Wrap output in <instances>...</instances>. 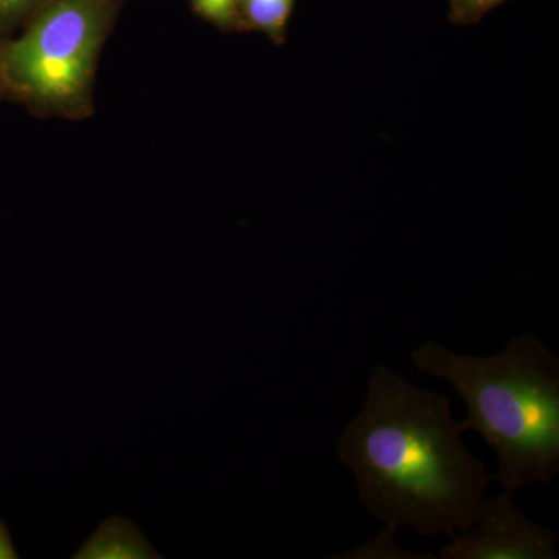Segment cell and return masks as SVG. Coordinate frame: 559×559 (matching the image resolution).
Here are the masks:
<instances>
[{"instance_id":"6da1fadb","label":"cell","mask_w":559,"mask_h":559,"mask_svg":"<svg viewBox=\"0 0 559 559\" xmlns=\"http://www.w3.org/2000/svg\"><path fill=\"white\" fill-rule=\"evenodd\" d=\"M371 516L423 536L466 532L492 484L462 440L450 400L378 366L367 395L337 443Z\"/></svg>"},{"instance_id":"3957f363","label":"cell","mask_w":559,"mask_h":559,"mask_svg":"<svg viewBox=\"0 0 559 559\" xmlns=\"http://www.w3.org/2000/svg\"><path fill=\"white\" fill-rule=\"evenodd\" d=\"M120 0H51L20 38L0 43V94L60 116L87 114L92 80Z\"/></svg>"},{"instance_id":"7a4b0ae2","label":"cell","mask_w":559,"mask_h":559,"mask_svg":"<svg viewBox=\"0 0 559 559\" xmlns=\"http://www.w3.org/2000/svg\"><path fill=\"white\" fill-rule=\"evenodd\" d=\"M418 370L450 382L468 409L462 433H480L498 457L492 481L506 491L559 474V359L532 333L492 356L425 342L411 353Z\"/></svg>"},{"instance_id":"277c9868","label":"cell","mask_w":559,"mask_h":559,"mask_svg":"<svg viewBox=\"0 0 559 559\" xmlns=\"http://www.w3.org/2000/svg\"><path fill=\"white\" fill-rule=\"evenodd\" d=\"M506 491L481 502L479 516L463 535L441 547L440 559H558L559 535L525 516Z\"/></svg>"},{"instance_id":"5b68a950","label":"cell","mask_w":559,"mask_h":559,"mask_svg":"<svg viewBox=\"0 0 559 559\" xmlns=\"http://www.w3.org/2000/svg\"><path fill=\"white\" fill-rule=\"evenodd\" d=\"M75 559H159L156 549L145 538L134 522L121 516H110L102 522L94 535L84 543Z\"/></svg>"},{"instance_id":"30bf717a","label":"cell","mask_w":559,"mask_h":559,"mask_svg":"<svg viewBox=\"0 0 559 559\" xmlns=\"http://www.w3.org/2000/svg\"><path fill=\"white\" fill-rule=\"evenodd\" d=\"M450 2V17L457 25L477 24L500 3L507 0H448Z\"/></svg>"},{"instance_id":"8fae6325","label":"cell","mask_w":559,"mask_h":559,"mask_svg":"<svg viewBox=\"0 0 559 559\" xmlns=\"http://www.w3.org/2000/svg\"><path fill=\"white\" fill-rule=\"evenodd\" d=\"M17 554L13 547V540H11L9 528H7L5 522L0 520V559H16Z\"/></svg>"},{"instance_id":"ba28073f","label":"cell","mask_w":559,"mask_h":559,"mask_svg":"<svg viewBox=\"0 0 559 559\" xmlns=\"http://www.w3.org/2000/svg\"><path fill=\"white\" fill-rule=\"evenodd\" d=\"M395 532L396 530L388 527L377 539L371 540L370 544L356 547V549L349 550L348 554L341 555L337 558H425L401 549L395 539H393Z\"/></svg>"},{"instance_id":"8992f818","label":"cell","mask_w":559,"mask_h":559,"mask_svg":"<svg viewBox=\"0 0 559 559\" xmlns=\"http://www.w3.org/2000/svg\"><path fill=\"white\" fill-rule=\"evenodd\" d=\"M296 0H240L241 28L263 33L275 44L286 39Z\"/></svg>"},{"instance_id":"52a82bcc","label":"cell","mask_w":559,"mask_h":559,"mask_svg":"<svg viewBox=\"0 0 559 559\" xmlns=\"http://www.w3.org/2000/svg\"><path fill=\"white\" fill-rule=\"evenodd\" d=\"M190 3L202 20L223 31L241 28L240 0H190Z\"/></svg>"},{"instance_id":"9c48e42d","label":"cell","mask_w":559,"mask_h":559,"mask_svg":"<svg viewBox=\"0 0 559 559\" xmlns=\"http://www.w3.org/2000/svg\"><path fill=\"white\" fill-rule=\"evenodd\" d=\"M51 0H0V32L27 24Z\"/></svg>"}]
</instances>
